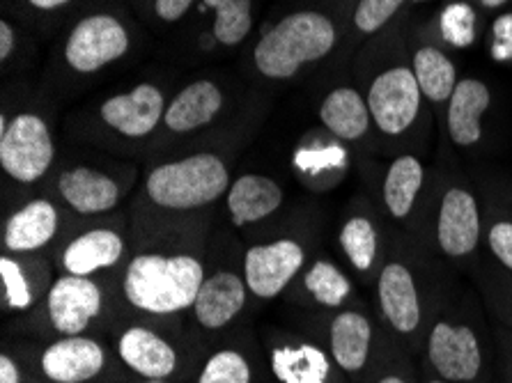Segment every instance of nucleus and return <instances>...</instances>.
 Instances as JSON below:
<instances>
[{
	"label": "nucleus",
	"instance_id": "f257e3e1",
	"mask_svg": "<svg viewBox=\"0 0 512 383\" xmlns=\"http://www.w3.org/2000/svg\"><path fill=\"white\" fill-rule=\"evenodd\" d=\"M480 303L471 294H446L425 331V372L451 383H503L501 354Z\"/></svg>",
	"mask_w": 512,
	"mask_h": 383
},
{
	"label": "nucleus",
	"instance_id": "f03ea898",
	"mask_svg": "<svg viewBox=\"0 0 512 383\" xmlns=\"http://www.w3.org/2000/svg\"><path fill=\"white\" fill-rule=\"evenodd\" d=\"M207 276L205 260L191 250H143L124 264L120 296L147 319L189 312Z\"/></svg>",
	"mask_w": 512,
	"mask_h": 383
},
{
	"label": "nucleus",
	"instance_id": "7ed1b4c3",
	"mask_svg": "<svg viewBox=\"0 0 512 383\" xmlns=\"http://www.w3.org/2000/svg\"><path fill=\"white\" fill-rule=\"evenodd\" d=\"M377 315L391 335L409 356H418L425 331L437 315L446 292L434 285L425 264L409 255L386 257L382 271L375 278Z\"/></svg>",
	"mask_w": 512,
	"mask_h": 383
},
{
	"label": "nucleus",
	"instance_id": "20e7f679",
	"mask_svg": "<svg viewBox=\"0 0 512 383\" xmlns=\"http://www.w3.org/2000/svg\"><path fill=\"white\" fill-rule=\"evenodd\" d=\"M336 37V26L327 14L315 10L287 14L255 46V67L262 76L285 81L304 65L327 58L336 46Z\"/></svg>",
	"mask_w": 512,
	"mask_h": 383
},
{
	"label": "nucleus",
	"instance_id": "39448f33",
	"mask_svg": "<svg viewBox=\"0 0 512 383\" xmlns=\"http://www.w3.org/2000/svg\"><path fill=\"white\" fill-rule=\"evenodd\" d=\"M322 345L327 347L338 370L354 383L366 381L377 365L398 347L386 333L384 324L356 303L329 312Z\"/></svg>",
	"mask_w": 512,
	"mask_h": 383
},
{
	"label": "nucleus",
	"instance_id": "423d86ee",
	"mask_svg": "<svg viewBox=\"0 0 512 383\" xmlns=\"http://www.w3.org/2000/svg\"><path fill=\"white\" fill-rule=\"evenodd\" d=\"M228 189V166L221 156L209 152L161 163L147 175L145 182V191L154 205L180 211L212 205Z\"/></svg>",
	"mask_w": 512,
	"mask_h": 383
},
{
	"label": "nucleus",
	"instance_id": "0eeeda50",
	"mask_svg": "<svg viewBox=\"0 0 512 383\" xmlns=\"http://www.w3.org/2000/svg\"><path fill=\"white\" fill-rule=\"evenodd\" d=\"M35 365L42 383H115L124 367L115 349L90 333L46 342Z\"/></svg>",
	"mask_w": 512,
	"mask_h": 383
},
{
	"label": "nucleus",
	"instance_id": "6e6552de",
	"mask_svg": "<svg viewBox=\"0 0 512 383\" xmlns=\"http://www.w3.org/2000/svg\"><path fill=\"white\" fill-rule=\"evenodd\" d=\"M108 296L99 278L69 276L62 273L46 292L40 303L46 333L56 338L88 335L104 317Z\"/></svg>",
	"mask_w": 512,
	"mask_h": 383
},
{
	"label": "nucleus",
	"instance_id": "1a4fd4ad",
	"mask_svg": "<svg viewBox=\"0 0 512 383\" xmlns=\"http://www.w3.org/2000/svg\"><path fill=\"white\" fill-rule=\"evenodd\" d=\"M271 377L278 383H349L322 342L306 335L267 328L262 335Z\"/></svg>",
	"mask_w": 512,
	"mask_h": 383
},
{
	"label": "nucleus",
	"instance_id": "9d476101",
	"mask_svg": "<svg viewBox=\"0 0 512 383\" xmlns=\"http://www.w3.org/2000/svg\"><path fill=\"white\" fill-rule=\"evenodd\" d=\"M152 322L141 319V322L120 326L113 338V349L124 370L136 377L175 383L184 374L186 354L166 331Z\"/></svg>",
	"mask_w": 512,
	"mask_h": 383
},
{
	"label": "nucleus",
	"instance_id": "9b49d317",
	"mask_svg": "<svg viewBox=\"0 0 512 383\" xmlns=\"http://www.w3.org/2000/svg\"><path fill=\"white\" fill-rule=\"evenodd\" d=\"M56 159L49 124L35 113H19L14 120L0 115V166L19 184H33L46 175Z\"/></svg>",
	"mask_w": 512,
	"mask_h": 383
},
{
	"label": "nucleus",
	"instance_id": "f8f14e48",
	"mask_svg": "<svg viewBox=\"0 0 512 383\" xmlns=\"http://www.w3.org/2000/svg\"><path fill=\"white\" fill-rule=\"evenodd\" d=\"M306 269V248L297 239L255 244L244 253L242 273L253 299L274 301Z\"/></svg>",
	"mask_w": 512,
	"mask_h": 383
},
{
	"label": "nucleus",
	"instance_id": "ddd939ff",
	"mask_svg": "<svg viewBox=\"0 0 512 383\" xmlns=\"http://www.w3.org/2000/svg\"><path fill=\"white\" fill-rule=\"evenodd\" d=\"M372 124L384 136H402L421 113L423 92L411 67H391L372 81L368 90Z\"/></svg>",
	"mask_w": 512,
	"mask_h": 383
},
{
	"label": "nucleus",
	"instance_id": "4468645a",
	"mask_svg": "<svg viewBox=\"0 0 512 383\" xmlns=\"http://www.w3.org/2000/svg\"><path fill=\"white\" fill-rule=\"evenodd\" d=\"M129 51V33L111 14H92L76 23L65 44L67 65L79 74H95Z\"/></svg>",
	"mask_w": 512,
	"mask_h": 383
},
{
	"label": "nucleus",
	"instance_id": "2eb2a0df",
	"mask_svg": "<svg viewBox=\"0 0 512 383\" xmlns=\"http://www.w3.org/2000/svg\"><path fill=\"white\" fill-rule=\"evenodd\" d=\"M483 239V221L476 195L464 186H451L444 193L434 225V241L439 253L453 262L469 260L478 253Z\"/></svg>",
	"mask_w": 512,
	"mask_h": 383
},
{
	"label": "nucleus",
	"instance_id": "dca6fc26",
	"mask_svg": "<svg viewBox=\"0 0 512 383\" xmlns=\"http://www.w3.org/2000/svg\"><path fill=\"white\" fill-rule=\"evenodd\" d=\"M248 296L251 292H248L242 269L221 267L207 271L189 315L203 333H221L237 322L246 308Z\"/></svg>",
	"mask_w": 512,
	"mask_h": 383
},
{
	"label": "nucleus",
	"instance_id": "f3484780",
	"mask_svg": "<svg viewBox=\"0 0 512 383\" xmlns=\"http://www.w3.org/2000/svg\"><path fill=\"white\" fill-rule=\"evenodd\" d=\"M0 301L5 315H26L44 301L53 285L51 271L46 262L35 255L0 257Z\"/></svg>",
	"mask_w": 512,
	"mask_h": 383
},
{
	"label": "nucleus",
	"instance_id": "a211bd4d",
	"mask_svg": "<svg viewBox=\"0 0 512 383\" xmlns=\"http://www.w3.org/2000/svg\"><path fill=\"white\" fill-rule=\"evenodd\" d=\"M102 120L127 138L150 136L166 115V99L157 85L141 83L127 95H115L102 104Z\"/></svg>",
	"mask_w": 512,
	"mask_h": 383
},
{
	"label": "nucleus",
	"instance_id": "6ab92c4d",
	"mask_svg": "<svg viewBox=\"0 0 512 383\" xmlns=\"http://www.w3.org/2000/svg\"><path fill=\"white\" fill-rule=\"evenodd\" d=\"M127 255V241L113 228L85 230L60 253V269L69 276L97 278L99 273L118 267Z\"/></svg>",
	"mask_w": 512,
	"mask_h": 383
},
{
	"label": "nucleus",
	"instance_id": "aec40b11",
	"mask_svg": "<svg viewBox=\"0 0 512 383\" xmlns=\"http://www.w3.org/2000/svg\"><path fill=\"white\" fill-rule=\"evenodd\" d=\"M58 209L49 200H33L14 211L3 228V250L10 255H37L58 232Z\"/></svg>",
	"mask_w": 512,
	"mask_h": 383
},
{
	"label": "nucleus",
	"instance_id": "412c9836",
	"mask_svg": "<svg viewBox=\"0 0 512 383\" xmlns=\"http://www.w3.org/2000/svg\"><path fill=\"white\" fill-rule=\"evenodd\" d=\"M492 106V92L478 78H462L448 101V136L457 147H473L483 138V115Z\"/></svg>",
	"mask_w": 512,
	"mask_h": 383
},
{
	"label": "nucleus",
	"instance_id": "4be33fe9",
	"mask_svg": "<svg viewBox=\"0 0 512 383\" xmlns=\"http://www.w3.org/2000/svg\"><path fill=\"white\" fill-rule=\"evenodd\" d=\"M60 198L83 216L104 214L118 207L120 186L113 177L95 168H69L58 179Z\"/></svg>",
	"mask_w": 512,
	"mask_h": 383
},
{
	"label": "nucleus",
	"instance_id": "5701e85b",
	"mask_svg": "<svg viewBox=\"0 0 512 383\" xmlns=\"http://www.w3.org/2000/svg\"><path fill=\"white\" fill-rule=\"evenodd\" d=\"M230 221L237 228L253 225L281 209L285 193L281 184L267 175H242L230 184L226 193Z\"/></svg>",
	"mask_w": 512,
	"mask_h": 383
},
{
	"label": "nucleus",
	"instance_id": "b1692460",
	"mask_svg": "<svg viewBox=\"0 0 512 383\" xmlns=\"http://www.w3.org/2000/svg\"><path fill=\"white\" fill-rule=\"evenodd\" d=\"M223 106V92L212 81H196L177 95L166 108L164 122L175 134H189L200 127H207L209 122L219 115Z\"/></svg>",
	"mask_w": 512,
	"mask_h": 383
},
{
	"label": "nucleus",
	"instance_id": "393cba45",
	"mask_svg": "<svg viewBox=\"0 0 512 383\" xmlns=\"http://www.w3.org/2000/svg\"><path fill=\"white\" fill-rule=\"evenodd\" d=\"M299 287L306 294L310 306L320 308L324 312H333L340 308L352 306L354 299V283L349 278V273L338 267L333 260L320 257L313 260L308 267L301 271Z\"/></svg>",
	"mask_w": 512,
	"mask_h": 383
},
{
	"label": "nucleus",
	"instance_id": "a878e982",
	"mask_svg": "<svg viewBox=\"0 0 512 383\" xmlns=\"http://www.w3.org/2000/svg\"><path fill=\"white\" fill-rule=\"evenodd\" d=\"M338 244L343 250L345 260L363 280L377 278L384 267L382 237H379L377 225L366 214H354L340 225Z\"/></svg>",
	"mask_w": 512,
	"mask_h": 383
},
{
	"label": "nucleus",
	"instance_id": "bb28decb",
	"mask_svg": "<svg viewBox=\"0 0 512 383\" xmlns=\"http://www.w3.org/2000/svg\"><path fill=\"white\" fill-rule=\"evenodd\" d=\"M320 120L333 136L356 143L368 134L372 124L368 99H363L354 88H336L324 97Z\"/></svg>",
	"mask_w": 512,
	"mask_h": 383
},
{
	"label": "nucleus",
	"instance_id": "cd10ccee",
	"mask_svg": "<svg viewBox=\"0 0 512 383\" xmlns=\"http://www.w3.org/2000/svg\"><path fill=\"white\" fill-rule=\"evenodd\" d=\"M425 179V168L416 156L405 154L395 159L389 170H386L382 198L384 207L389 216L395 221H405V218L414 211V205L421 195Z\"/></svg>",
	"mask_w": 512,
	"mask_h": 383
},
{
	"label": "nucleus",
	"instance_id": "c85d7f7f",
	"mask_svg": "<svg viewBox=\"0 0 512 383\" xmlns=\"http://www.w3.org/2000/svg\"><path fill=\"white\" fill-rule=\"evenodd\" d=\"M411 69L421 88L423 97L430 99L432 104H448L457 88V69L453 60L446 56L437 46H423L414 53Z\"/></svg>",
	"mask_w": 512,
	"mask_h": 383
},
{
	"label": "nucleus",
	"instance_id": "c756f323",
	"mask_svg": "<svg viewBox=\"0 0 512 383\" xmlns=\"http://www.w3.org/2000/svg\"><path fill=\"white\" fill-rule=\"evenodd\" d=\"M193 383H255V365L242 347H219L205 358Z\"/></svg>",
	"mask_w": 512,
	"mask_h": 383
},
{
	"label": "nucleus",
	"instance_id": "7c9ffc66",
	"mask_svg": "<svg viewBox=\"0 0 512 383\" xmlns=\"http://www.w3.org/2000/svg\"><path fill=\"white\" fill-rule=\"evenodd\" d=\"M251 28V0H232V3L219 7L214 14V37L216 42L226 46H237L239 42H244Z\"/></svg>",
	"mask_w": 512,
	"mask_h": 383
},
{
	"label": "nucleus",
	"instance_id": "2f4dec72",
	"mask_svg": "<svg viewBox=\"0 0 512 383\" xmlns=\"http://www.w3.org/2000/svg\"><path fill=\"white\" fill-rule=\"evenodd\" d=\"M441 37L455 49H467L476 39V12L467 3H453L441 12Z\"/></svg>",
	"mask_w": 512,
	"mask_h": 383
},
{
	"label": "nucleus",
	"instance_id": "473e14b6",
	"mask_svg": "<svg viewBox=\"0 0 512 383\" xmlns=\"http://www.w3.org/2000/svg\"><path fill=\"white\" fill-rule=\"evenodd\" d=\"M402 5L405 0H359L354 10V26L363 35L377 33L400 12Z\"/></svg>",
	"mask_w": 512,
	"mask_h": 383
},
{
	"label": "nucleus",
	"instance_id": "72a5a7b5",
	"mask_svg": "<svg viewBox=\"0 0 512 383\" xmlns=\"http://www.w3.org/2000/svg\"><path fill=\"white\" fill-rule=\"evenodd\" d=\"M363 383H418V377L409 354L398 345Z\"/></svg>",
	"mask_w": 512,
	"mask_h": 383
},
{
	"label": "nucleus",
	"instance_id": "f704fd0d",
	"mask_svg": "<svg viewBox=\"0 0 512 383\" xmlns=\"http://www.w3.org/2000/svg\"><path fill=\"white\" fill-rule=\"evenodd\" d=\"M487 250L499 267L512 276V218H496L485 232Z\"/></svg>",
	"mask_w": 512,
	"mask_h": 383
},
{
	"label": "nucleus",
	"instance_id": "c9c22d12",
	"mask_svg": "<svg viewBox=\"0 0 512 383\" xmlns=\"http://www.w3.org/2000/svg\"><path fill=\"white\" fill-rule=\"evenodd\" d=\"M492 294V303L494 308L496 322H499V335L503 338L512 340V276L508 273V278H501L496 285H487Z\"/></svg>",
	"mask_w": 512,
	"mask_h": 383
},
{
	"label": "nucleus",
	"instance_id": "e433bc0d",
	"mask_svg": "<svg viewBox=\"0 0 512 383\" xmlns=\"http://www.w3.org/2000/svg\"><path fill=\"white\" fill-rule=\"evenodd\" d=\"M492 53L496 60H512V14H503L492 26Z\"/></svg>",
	"mask_w": 512,
	"mask_h": 383
},
{
	"label": "nucleus",
	"instance_id": "4c0bfd02",
	"mask_svg": "<svg viewBox=\"0 0 512 383\" xmlns=\"http://www.w3.org/2000/svg\"><path fill=\"white\" fill-rule=\"evenodd\" d=\"M193 5V0H157V14L164 21L173 23V21H180L186 12H189V7Z\"/></svg>",
	"mask_w": 512,
	"mask_h": 383
},
{
	"label": "nucleus",
	"instance_id": "58836bf2",
	"mask_svg": "<svg viewBox=\"0 0 512 383\" xmlns=\"http://www.w3.org/2000/svg\"><path fill=\"white\" fill-rule=\"evenodd\" d=\"M0 383H23V370L17 356L3 351L0 356Z\"/></svg>",
	"mask_w": 512,
	"mask_h": 383
},
{
	"label": "nucleus",
	"instance_id": "ea45409f",
	"mask_svg": "<svg viewBox=\"0 0 512 383\" xmlns=\"http://www.w3.org/2000/svg\"><path fill=\"white\" fill-rule=\"evenodd\" d=\"M14 46H17V35L7 21H0V60L7 62L12 56Z\"/></svg>",
	"mask_w": 512,
	"mask_h": 383
},
{
	"label": "nucleus",
	"instance_id": "a19ab883",
	"mask_svg": "<svg viewBox=\"0 0 512 383\" xmlns=\"http://www.w3.org/2000/svg\"><path fill=\"white\" fill-rule=\"evenodd\" d=\"M496 340H499V349H501L503 383H512V340L503 338V335H499V333H496Z\"/></svg>",
	"mask_w": 512,
	"mask_h": 383
},
{
	"label": "nucleus",
	"instance_id": "79ce46f5",
	"mask_svg": "<svg viewBox=\"0 0 512 383\" xmlns=\"http://www.w3.org/2000/svg\"><path fill=\"white\" fill-rule=\"evenodd\" d=\"M28 3L37 7V10H58V7L67 5L69 0H28Z\"/></svg>",
	"mask_w": 512,
	"mask_h": 383
},
{
	"label": "nucleus",
	"instance_id": "37998d69",
	"mask_svg": "<svg viewBox=\"0 0 512 383\" xmlns=\"http://www.w3.org/2000/svg\"><path fill=\"white\" fill-rule=\"evenodd\" d=\"M508 0H480V5L487 7V10H496V7H503Z\"/></svg>",
	"mask_w": 512,
	"mask_h": 383
},
{
	"label": "nucleus",
	"instance_id": "c03bdc74",
	"mask_svg": "<svg viewBox=\"0 0 512 383\" xmlns=\"http://www.w3.org/2000/svg\"><path fill=\"white\" fill-rule=\"evenodd\" d=\"M203 3H205L207 7H212V10L216 12V10H219V7H223V5L232 3V0H203Z\"/></svg>",
	"mask_w": 512,
	"mask_h": 383
},
{
	"label": "nucleus",
	"instance_id": "a18cd8bd",
	"mask_svg": "<svg viewBox=\"0 0 512 383\" xmlns=\"http://www.w3.org/2000/svg\"><path fill=\"white\" fill-rule=\"evenodd\" d=\"M421 383H451V381H444V379H439V377H432V374L425 372V377L421 379Z\"/></svg>",
	"mask_w": 512,
	"mask_h": 383
},
{
	"label": "nucleus",
	"instance_id": "49530a36",
	"mask_svg": "<svg viewBox=\"0 0 512 383\" xmlns=\"http://www.w3.org/2000/svg\"><path fill=\"white\" fill-rule=\"evenodd\" d=\"M136 383H170V381H161V379H141V381H136Z\"/></svg>",
	"mask_w": 512,
	"mask_h": 383
},
{
	"label": "nucleus",
	"instance_id": "de8ad7c7",
	"mask_svg": "<svg viewBox=\"0 0 512 383\" xmlns=\"http://www.w3.org/2000/svg\"><path fill=\"white\" fill-rule=\"evenodd\" d=\"M416 3H425V0H416Z\"/></svg>",
	"mask_w": 512,
	"mask_h": 383
}]
</instances>
